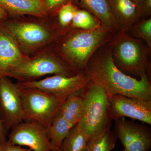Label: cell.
Returning a JSON list of instances; mask_svg holds the SVG:
<instances>
[{
	"mask_svg": "<svg viewBox=\"0 0 151 151\" xmlns=\"http://www.w3.org/2000/svg\"><path fill=\"white\" fill-rule=\"evenodd\" d=\"M85 71L90 81L102 87L108 96L119 94L151 100V84L147 73L137 79L123 73L115 64L111 48L91 58Z\"/></svg>",
	"mask_w": 151,
	"mask_h": 151,
	"instance_id": "obj_1",
	"label": "cell"
},
{
	"mask_svg": "<svg viewBox=\"0 0 151 151\" xmlns=\"http://www.w3.org/2000/svg\"><path fill=\"white\" fill-rule=\"evenodd\" d=\"M81 94L84 111L78 127L90 138L111 130V105L105 90L90 81L81 89Z\"/></svg>",
	"mask_w": 151,
	"mask_h": 151,
	"instance_id": "obj_2",
	"label": "cell"
},
{
	"mask_svg": "<svg viewBox=\"0 0 151 151\" xmlns=\"http://www.w3.org/2000/svg\"><path fill=\"white\" fill-rule=\"evenodd\" d=\"M109 32L102 27L92 30L77 31L63 41L60 51L73 72L85 71L89 60L109 37Z\"/></svg>",
	"mask_w": 151,
	"mask_h": 151,
	"instance_id": "obj_3",
	"label": "cell"
},
{
	"mask_svg": "<svg viewBox=\"0 0 151 151\" xmlns=\"http://www.w3.org/2000/svg\"><path fill=\"white\" fill-rule=\"evenodd\" d=\"M110 45L115 64L123 73L139 78L146 73L147 50L139 40L120 32Z\"/></svg>",
	"mask_w": 151,
	"mask_h": 151,
	"instance_id": "obj_4",
	"label": "cell"
},
{
	"mask_svg": "<svg viewBox=\"0 0 151 151\" xmlns=\"http://www.w3.org/2000/svg\"><path fill=\"white\" fill-rule=\"evenodd\" d=\"M20 88L25 121L37 122L46 129L69 95L51 94L32 88Z\"/></svg>",
	"mask_w": 151,
	"mask_h": 151,
	"instance_id": "obj_5",
	"label": "cell"
},
{
	"mask_svg": "<svg viewBox=\"0 0 151 151\" xmlns=\"http://www.w3.org/2000/svg\"><path fill=\"white\" fill-rule=\"evenodd\" d=\"M76 73L56 58L43 54L31 58L27 57L12 71L9 78H16L20 82L33 81L49 74L72 76Z\"/></svg>",
	"mask_w": 151,
	"mask_h": 151,
	"instance_id": "obj_6",
	"label": "cell"
},
{
	"mask_svg": "<svg viewBox=\"0 0 151 151\" xmlns=\"http://www.w3.org/2000/svg\"><path fill=\"white\" fill-rule=\"evenodd\" d=\"M90 81L85 71L72 76L56 74L40 80L20 81L21 88L39 89L51 94L70 95L81 91Z\"/></svg>",
	"mask_w": 151,
	"mask_h": 151,
	"instance_id": "obj_7",
	"label": "cell"
},
{
	"mask_svg": "<svg viewBox=\"0 0 151 151\" xmlns=\"http://www.w3.org/2000/svg\"><path fill=\"white\" fill-rule=\"evenodd\" d=\"M0 119L7 132L25 121L20 88L8 77L0 78Z\"/></svg>",
	"mask_w": 151,
	"mask_h": 151,
	"instance_id": "obj_8",
	"label": "cell"
},
{
	"mask_svg": "<svg viewBox=\"0 0 151 151\" xmlns=\"http://www.w3.org/2000/svg\"><path fill=\"white\" fill-rule=\"evenodd\" d=\"M11 130L7 139L12 144L27 147L32 151H54L46 128L37 122L24 121Z\"/></svg>",
	"mask_w": 151,
	"mask_h": 151,
	"instance_id": "obj_9",
	"label": "cell"
},
{
	"mask_svg": "<svg viewBox=\"0 0 151 151\" xmlns=\"http://www.w3.org/2000/svg\"><path fill=\"white\" fill-rule=\"evenodd\" d=\"M115 121L114 132L124 147L123 151H149L151 129L147 124L122 118Z\"/></svg>",
	"mask_w": 151,
	"mask_h": 151,
	"instance_id": "obj_10",
	"label": "cell"
},
{
	"mask_svg": "<svg viewBox=\"0 0 151 151\" xmlns=\"http://www.w3.org/2000/svg\"><path fill=\"white\" fill-rule=\"evenodd\" d=\"M1 23L17 42L28 50L37 48L52 40L50 32L38 24L23 22Z\"/></svg>",
	"mask_w": 151,
	"mask_h": 151,
	"instance_id": "obj_11",
	"label": "cell"
},
{
	"mask_svg": "<svg viewBox=\"0 0 151 151\" xmlns=\"http://www.w3.org/2000/svg\"><path fill=\"white\" fill-rule=\"evenodd\" d=\"M108 97L113 120L128 117L151 125V100H141L119 94Z\"/></svg>",
	"mask_w": 151,
	"mask_h": 151,
	"instance_id": "obj_12",
	"label": "cell"
},
{
	"mask_svg": "<svg viewBox=\"0 0 151 151\" xmlns=\"http://www.w3.org/2000/svg\"><path fill=\"white\" fill-rule=\"evenodd\" d=\"M27 57L0 22V78H9L12 71Z\"/></svg>",
	"mask_w": 151,
	"mask_h": 151,
	"instance_id": "obj_13",
	"label": "cell"
},
{
	"mask_svg": "<svg viewBox=\"0 0 151 151\" xmlns=\"http://www.w3.org/2000/svg\"><path fill=\"white\" fill-rule=\"evenodd\" d=\"M113 19L118 30L127 32L142 16L136 3L131 0H108Z\"/></svg>",
	"mask_w": 151,
	"mask_h": 151,
	"instance_id": "obj_14",
	"label": "cell"
},
{
	"mask_svg": "<svg viewBox=\"0 0 151 151\" xmlns=\"http://www.w3.org/2000/svg\"><path fill=\"white\" fill-rule=\"evenodd\" d=\"M0 8L13 14L45 17L47 12L43 0H0Z\"/></svg>",
	"mask_w": 151,
	"mask_h": 151,
	"instance_id": "obj_15",
	"label": "cell"
},
{
	"mask_svg": "<svg viewBox=\"0 0 151 151\" xmlns=\"http://www.w3.org/2000/svg\"><path fill=\"white\" fill-rule=\"evenodd\" d=\"M82 6L94 14L102 24V27L109 32L118 30L113 19L108 0H80Z\"/></svg>",
	"mask_w": 151,
	"mask_h": 151,
	"instance_id": "obj_16",
	"label": "cell"
},
{
	"mask_svg": "<svg viewBox=\"0 0 151 151\" xmlns=\"http://www.w3.org/2000/svg\"><path fill=\"white\" fill-rule=\"evenodd\" d=\"M81 91L68 95L58 111L63 117L73 126L79 123L84 114V101Z\"/></svg>",
	"mask_w": 151,
	"mask_h": 151,
	"instance_id": "obj_17",
	"label": "cell"
},
{
	"mask_svg": "<svg viewBox=\"0 0 151 151\" xmlns=\"http://www.w3.org/2000/svg\"><path fill=\"white\" fill-rule=\"evenodd\" d=\"M73 126L58 112L51 124L46 129L47 134L54 151H59L61 145Z\"/></svg>",
	"mask_w": 151,
	"mask_h": 151,
	"instance_id": "obj_18",
	"label": "cell"
},
{
	"mask_svg": "<svg viewBox=\"0 0 151 151\" xmlns=\"http://www.w3.org/2000/svg\"><path fill=\"white\" fill-rule=\"evenodd\" d=\"M90 138L77 125L73 126L63 142L59 151H87Z\"/></svg>",
	"mask_w": 151,
	"mask_h": 151,
	"instance_id": "obj_19",
	"label": "cell"
},
{
	"mask_svg": "<svg viewBox=\"0 0 151 151\" xmlns=\"http://www.w3.org/2000/svg\"><path fill=\"white\" fill-rule=\"evenodd\" d=\"M118 139L114 131L110 130L103 134L90 138L87 151H112Z\"/></svg>",
	"mask_w": 151,
	"mask_h": 151,
	"instance_id": "obj_20",
	"label": "cell"
},
{
	"mask_svg": "<svg viewBox=\"0 0 151 151\" xmlns=\"http://www.w3.org/2000/svg\"><path fill=\"white\" fill-rule=\"evenodd\" d=\"M72 22L73 27L84 30H92L100 27L95 17L88 11L84 10H76Z\"/></svg>",
	"mask_w": 151,
	"mask_h": 151,
	"instance_id": "obj_21",
	"label": "cell"
},
{
	"mask_svg": "<svg viewBox=\"0 0 151 151\" xmlns=\"http://www.w3.org/2000/svg\"><path fill=\"white\" fill-rule=\"evenodd\" d=\"M132 35L135 37L145 40L149 47L151 46V19L137 22L130 29Z\"/></svg>",
	"mask_w": 151,
	"mask_h": 151,
	"instance_id": "obj_22",
	"label": "cell"
},
{
	"mask_svg": "<svg viewBox=\"0 0 151 151\" xmlns=\"http://www.w3.org/2000/svg\"><path fill=\"white\" fill-rule=\"evenodd\" d=\"M76 10L75 6L71 3L63 5L58 12L60 24L63 27L67 26L72 22Z\"/></svg>",
	"mask_w": 151,
	"mask_h": 151,
	"instance_id": "obj_23",
	"label": "cell"
},
{
	"mask_svg": "<svg viewBox=\"0 0 151 151\" xmlns=\"http://www.w3.org/2000/svg\"><path fill=\"white\" fill-rule=\"evenodd\" d=\"M0 151H32L29 149L22 147V146L14 145L7 140L0 145Z\"/></svg>",
	"mask_w": 151,
	"mask_h": 151,
	"instance_id": "obj_24",
	"label": "cell"
},
{
	"mask_svg": "<svg viewBox=\"0 0 151 151\" xmlns=\"http://www.w3.org/2000/svg\"><path fill=\"white\" fill-rule=\"evenodd\" d=\"M47 12L60 9L68 0H43Z\"/></svg>",
	"mask_w": 151,
	"mask_h": 151,
	"instance_id": "obj_25",
	"label": "cell"
},
{
	"mask_svg": "<svg viewBox=\"0 0 151 151\" xmlns=\"http://www.w3.org/2000/svg\"><path fill=\"white\" fill-rule=\"evenodd\" d=\"M137 5L142 15H147L151 14V0H139Z\"/></svg>",
	"mask_w": 151,
	"mask_h": 151,
	"instance_id": "obj_26",
	"label": "cell"
},
{
	"mask_svg": "<svg viewBox=\"0 0 151 151\" xmlns=\"http://www.w3.org/2000/svg\"><path fill=\"white\" fill-rule=\"evenodd\" d=\"M7 132L5 129L0 119V145L5 142L7 139Z\"/></svg>",
	"mask_w": 151,
	"mask_h": 151,
	"instance_id": "obj_27",
	"label": "cell"
},
{
	"mask_svg": "<svg viewBox=\"0 0 151 151\" xmlns=\"http://www.w3.org/2000/svg\"><path fill=\"white\" fill-rule=\"evenodd\" d=\"M7 13L3 9L0 8V22H4L7 17Z\"/></svg>",
	"mask_w": 151,
	"mask_h": 151,
	"instance_id": "obj_28",
	"label": "cell"
},
{
	"mask_svg": "<svg viewBox=\"0 0 151 151\" xmlns=\"http://www.w3.org/2000/svg\"><path fill=\"white\" fill-rule=\"evenodd\" d=\"M131 1H132L134 2V3H136V4H137V3H138V1H139V0H131Z\"/></svg>",
	"mask_w": 151,
	"mask_h": 151,
	"instance_id": "obj_29",
	"label": "cell"
}]
</instances>
